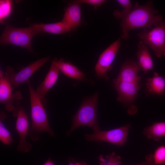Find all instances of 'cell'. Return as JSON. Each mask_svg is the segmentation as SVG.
Instances as JSON below:
<instances>
[{
    "label": "cell",
    "instance_id": "cell-1",
    "mask_svg": "<svg viewBox=\"0 0 165 165\" xmlns=\"http://www.w3.org/2000/svg\"><path fill=\"white\" fill-rule=\"evenodd\" d=\"M158 12L153 8L152 2L149 1L144 5L138 2L130 11L116 10L114 16L121 20L120 26L122 30L121 37L124 39L129 38V32L132 30L139 28L152 29L163 21V17L157 14Z\"/></svg>",
    "mask_w": 165,
    "mask_h": 165
},
{
    "label": "cell",
    "instance_id": "cell-2",
    "mask_svg": "<svg viewBox=\"0 0 165 165\" xmlns=\"http://www.w3.org/2000/svg\"><path fill=\"white\" fill-rule=\"evenodd\" d=\"M27 84L30 95L32 120V124L29 128L28 135L34 141L39 140V135L43 132H47L50 136L54 137V133L49 123L46 106L42 102L36 90L32 86L30 81Z\"/></svg>",
    "mask_w": 165,
    "mask_h": 165
},
{
    "label": "cell",
    "instance_id": "cell-3",
    "mask_svg": "<svg viewBox=\"0 0 165 165\" xmlns=\"http://www.w3.org/2000/svg\"><path fill=\"white\" fill-rule=\"evenodd\" d=\"M98 99V94L96 92L83 100L73 117L72 126L66 133L67 135H70L73 130L82 126L91 127L94 133L101 131L97 119Z\"/></svg>",
    "mask_w": 165,
    "mask_h": 165
},
{
    "label": "cell",
    "instance_id": "cell-4",
    "mask_svg": "<svg viewBox=\"0 0 165 165\" xmlns=\"http://www.w3.org/2000/svg\"><path fill=\"white\" fill-rule=\"evenodd\" d=\"M33 25L25 28H16L7 24L0 38V45L18 46L33 52L31 42L34 37L41 33Z\"/></svg>",
    "mask_w": 165,
    "mask_h": 165
},
{
    "label": "cell",
    "instance_id": "cell-5",
    "mask_svg": "<svg viewBox=\"0 0 165 165\" xmlns=\"http://www.w3.org/2000/svg\"><path fill=\"white\" fill-rule=\"evenodd\" d=\"M137 36L153 50L157 57H165V21L150 30L143 29Z\"/></svg>",
    "mask_w": 165,
    "mask_h": 165
},
{
    "label": "cell",
    "instance_id": "cell-6",
    "mask_svg": "<svg viewBox=\"0 0 165 165\" xmlns=\"http://www.w3.org/2000/svg\"><path fill=\"white\" fill-rule=\"evenodd\" d=\"M13 115L16 118L15 128L20 140L16 148L18 152H27L30 151L32 146L27 139L29 130V121L27 114L19 102H17L13 110Z\"/></svg>",
    "mask_w": 165,
    "mask_h": 165
},
{
    "label": "cell",
    "instance_id": "cell-7",
    "mask_svg": "<svg viewBox=\"0 0 165 165\" xmlns=\"http://www.w3.org/2000/svg\"><path fill=\"white\" fill-rule=\"evenodd\" d=\"M50 58V57H47L40 59L23 68L16 73L12 67L8 66L5 74L11 84L13 89L22 83H27L33 74L48 61Z\"/></svg>",
    "mask_w": 165,
    "mask_h": 165
},
{
    "label": "cell",
    "instance_id": "cell-8",
    "mask_svg": "<svg viewBox=\"0 0 165 165\" xmlns=\"http://www.w3.org/2000/svg\"><path fill=\"white\" fill-rule=\"evenodd\" d=\"M131 125L106 131H100L93 134H86L85 139L88 141H103L120 146L126 143Z\"/></svg>",
    "mask_w": 165,
    "mask_h": 165
},
{
    "label": "cell",
    "instance_id": "cell-9",
    "mask_svg": "<svg viewBox=\"0 0 165 165\" xmlns=\"http://www.w3.org/2000/svg\"><path fill=\"white\" fill-rule=\"evenodd\" d=\"M121 45V38L115 41L100 55L95 67V72L99 78L107 79V74L111 68L112 63Z\"/></svg>",
    "mask_w": 165,
    "mask_h": 165
},
{
    "label": "cell",
    "instance_id": "cell-10",
    "mask_svg": "<svg viewBox=\"0 0 165 165\" xmlns=\"http://www.w3.org/2000/svg\"><path fill=\"white\" fill-rule=\"evenodd\" d=\"M12 86L5 73L0 71V102L5 105L8 111H13L15 108L13 103L16 100H21L22 97L20 91L13 92Z\"/></svg>",
    "mask_w": 165,
    "mask_h": 165
},
{
    "label": "cell",
    "instance_id": "cell-11",
    "mask_svg": "<svg viewBox=\"0 0 165 165\" xmlns=\"http://www.w3.org/2000/svg\"><path fill=\"white\" fill-rule=\"evenodd\" d=\"M113 83L118 94L117 101L126 105L133 102L140 88L138 82H125L115 79Z\"/></svg>",
    "mask_w": 165,
    "mask_h": 165
},
{
    "label": "cell",
    "instance_id": "cell-12",
    "mask_svg": "<svg viewBox=\"0 0 165 165\" xmlns=\"http://www.w3.org/2000/svg\"><path fill=\"white\" fill-rule=\"evenodd\" d=\"M59 71L57 67L52 62L45 79L36 90L42 102L46 107L47 102L46 95L57 81Z\"/></svg>",
    "mask_w": 165,
    "mask_h": 165
},
{
    "label": "cell",
    "instance_id": "cell-13",
    "mask_svg": "<svg viewBox=\"0 0 165 165\" xmlns=\"http://www.w3.org/2000/svg\"><path fill=\"white\" fill-rule=\"evenodd\" d=\"M81 5L75 0L69 3L66 9L62 20L69 27L71 31L75 29L81 24Z\"/></svg>",
    "mask_w": 165,
    "mask_h": 165
},
{
    "label": "cell",
    "instance_id": "cell-14",
    "mask_svg": "<svg viewBox=\"0 0 165 165\" xmlns=\"http://www.w3.org/2000/svg\"><path fill=\"white\" fill-rule=\"evenodd\" d=\"M141 69L137 62L127 61L122 65L116 79L125 82H138L141 79V77L138 75Z\"/></svg>",
    "mask_w": 165,
    "mask_h": 165
},
{
    "label": "cell",
    "instance_id": "cell-15",
    "mask_svg": "<svg viewBox=\"0 0 165 165\" xmlns=\"http://www.w3.org/2000/svg\"><path fill=\"white\" fill-rule=\"evenodd\" d=\"M52 62L64 75L69 78L79 81L86 79V75L84 73L70 62L65 61L63 58L59 60L55 58Z\"/></svg>",
    "mask_w": 165,
    "mask_h": 165
},
{
    "label": "cell",
    "instance_id": "cell-16",
    "mask_svg": "<svg viewBox=\"0 0 165 165\" xmlns=\"http://www.w3.org/2000/svg\"><path fill=\"white\" fill-rule=\"evenodd\" d=\"M137 53V63L144 73L153 70V62L151 54L147 46L141 41L138 44Z\"/></svg>",
    "mask_w": 165,
    "mask_h": 165
},
{
    "label": "cell",
    "instance_id": "cell-17",
    "mask_svg": "<svg viewBox=\"0 0 165 165\" xmlns=\"http://www.w3.org/2000/svg\"><path fill=\"white\" fill-rule=\"evenodd\" d=\"M33 25L41 33L64 34L71 31L69 27L62 20L55 23L47 24L41 23Z\"/></svg>",
    "mask_w": 165,
    "mask_h": 165
},
{
    "label": "cell",
    "instance_id": "cell-18",
    "mask_svg": "<svg viewBox=\"0 0 165 165\" xmlns=\"http://www.w3.org/2000/svg\"><path fill=\"white\" fill-rule=\"evenodd\" d=\"M146 86L147 90L149 94L162 95L165 90V76H161L154 72L153 76L147 79Z\"/></svg>",
    "mask_w": 165,
    "mask_h": 165
},
{
    "label": "cell",
    "instance_id": "cell-19",
    "mask_svg": "<svg viewBox=\"0 0 165 165\" xmlns=\"http://www.w3.org/2000/svg\"><path fill=\"white\" fill-rule=\"evenodd\" d=\"M143 133L148 140L153 139L158 141L165 137V122L155 123L146 127L144 129Z\"/></svg>",
    "mask_w": 165,
    "mask_h": 165
},
{
    "label": "cell",
    "instance_id": "cell-20",
    "mask_svg": "<svg viewBox=\"0 0 165 165\" xmlns=\"http://www.w3.org/2000/svg\"><path fill=\"white\" fill-rule=\"evenodd\" d=\"M0 140L3 144L9 145L12 143L13 139L9 132L2 122L6 119V115L2 111L0 112Z\"/></svg>",
    "mask_w": 165,
    "mask_h": 165
},
{
    "label": "cell",
    "instance_id": "cell-21",
    "mask_svg": "<svg viewBox=\"0 0 165 165\" xmlns=\"http://www.w3.org/2000/svg\"><path fill=\"white\" fill-rule=\"evenodd\" d=\"M121 157L112 152L104 157L102 155L98 157L99 165H120L122 163Z\"/></svg>",
    "mask_w": 165,
    "mask_h": 165
},
{
    "label": "cell",
    "instance_id": "cell-22",
    "mask_svg": "<svg viewBox=\"0 0 165 165\" xmlns=\"http://www.w3.org/2000/svg\"><path fill=\"white\" fill-rule=\"evenodd\" d=\"M151 156L155 165H165V145H161L155 149Z\"/></svg>",
    "mask_w": 165,
    "mask_h": 165
},
{
    "label": "cell",
    "instance_id": "cell-23",
    "mask_svg": "<svg viewBox=\"0 0 165 165\" xmlns=\"http://www.w3.org/2000/svg\"><path fill=\"white\" fill-rule=\"evenodd\" d=\"M12 9V2L9 0H0V21L1 23L10 14Z\"/></svg>",
    "mask_w": 165,
    "mask_h": 165
},
{
    "label": "cell",
    "instance_id": "cell-24",
    "mask_svg": "<svg viewBox=\"0 0 165 165\" xmlns=\"http://www.w3.org/2000/svg\"><path fill=\"white\" fill-rule=\"evenodd\" d=\"M77 1L81 4H85L93 6L94 9H97L105 1V0H78Z\"/></svg>",
    "mask_w": 165,
    "mask_h": 165
},
{
    "label": "cell",
    "instance_id": "cell-25",
    "mask_svg": "<svg viewBox=\"0 0 165 165\" xmlns=\"http://www.w3.org/2000/svg\"><path fill=\"white\" fill-rule=\"evenodd\" d=\"M116 2L122 6L123 9V11H130L133 7L129 0H117Z\"/></svg>",
    "mask_w": 165,
    "mask_h": 165
},
{
    "label": "cell",
    "instance_id": "cell-26",
    "mask_svg": "<svg viewBox=\"0 0 165 165\" xmlns=\"http://www.w3.org/2000/svg\"><path fill=\"white\" fill-rule=\"evenodd\" d=\"M136 165H155L153 163L151 154L146 156L144 161Z\"/></svg>",
    "mask_w": 165,
    "mask_h": 165
},
{
    "label": "cell",
    "instance_id": "cell-27",
    "mask_svg": "<svg viewBox=\"0 0 165 165\" xmlns=\"http://www.w3.org/2000/svg\"><path fill=\"white\" fill-rule=\"evenodd\" d=\"M68 165H83V162H75L73 160L70 159Z\"/></svg>",
    "mask_w": 165,
    "mask_h": 165
},
{
    "label": "cell",
    "instance_id": "cell-28",
    "mask_svg": "<svg viewBox=\"0 0 165 165\" xmlns=\"http://www.w3.org/2000/svg\"><path fill=\"white\" fill-rule=\"evenodd\" d=\"M43 165H55L50 157Z\"/></svg>",
    "mask_w": 165,
    "mask_h": 165
},
{
    "label": "cell",
    "instance_id": "cell-29",
    "mask_svg": "<svg viewBox=\"0 0 165 165\" xmlns=\"http://www.w3.org/2000/svg\"><path fill=\"white\" fill-rule=\"evenodd\" d=\"M83 165H86V164L85 163L83 162Z\"/></svg>",
    "mask_w": 165,
    "mask_h": 165
}]
</instances>
